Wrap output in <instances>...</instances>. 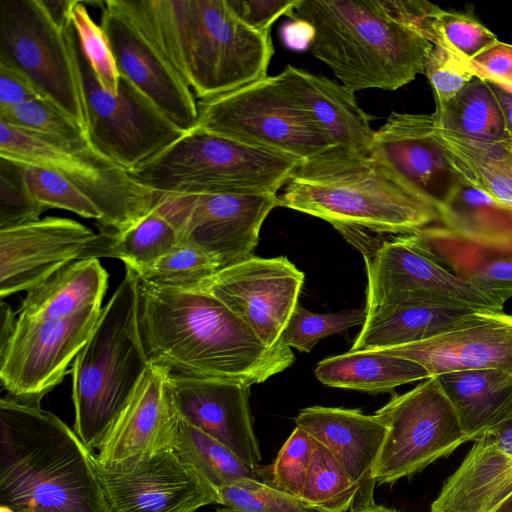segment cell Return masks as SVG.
<instances>
[{"label": "cell", "instance_id": "cell-19", "mask_svg": "<svg viewBox=\"0 0 512 512\" xmlns=\"http://www.w3.org/2000/svg\"><path fill=\"white\" fill-rule=\"evenodd\" d=\"M375 352L415 361L431 377L485 369L512 373V315L477 310L435 337Z\"/></svg>", "mask_w": 512, "mask_h": 512}, {"label": "cell", "instance_id": "cell-26", "mask_svg": "<svg viewBox=\"0 0 512 512\" xmlns=\"http://www.w3.org/2000/svg\"><path fill=\"white\" fill-rule=\"evenodd\" d=\"M281 74L333 145L371 148L375 130L353 93L327 77L292 65Z\"/></svg>", "mask_w": 512, "mask_h": 512}, {"label": "cell", "instance_id": "cell-56", "mask_svg": "<svg viewBox=\"0 0 512 512\" xmlns=\"http://www.w3.org/2000/svg\"><path fill=\"white\" fill-rule=\"evenodd\" d=\"M491 512H512V495L504 500L499 506H497Z\"/></svg>", "mask_w": 512, "mask_h": 512}, {"label": "cell", "instance_id": "cell-51", "mask_svg": "<svg viewBox=\"0 0 512 512\" xmlns=\"http://www.w3.org/2000/svg\"><path fill=\"white\" fill-rule=\"evenodd\" d=\"M470 64L477 75L512 85V45L498 40Z\"/></svg>", "mask_w": 512, "mask_h": 512}, {"label": "cell", "instance_id": "cell-46", "mask_svg": "<svg viewBox=\"0 0 512 512\" xmlns=\"http://www.w3.org/2000/svg\"><path fill=\"white\" fill-rule=\"evenodd\" d=\"M424 73L434 90L436 108L447 103L476 76L470 62L437 45H432L426 56Z\"/></svg>", "mask_w": 512, "mask_h": 512}, {"label": "cell", "instance_id": "cell-43", "mask_svg": "<svg viewBox=\"0 0 512 512\" xmlns=\"http://www.w3.org/2000/svg\"><path fill=\"white\" fill-rule=\"evenodd\" d=\"M70 18L80 40L84 54L89 60L100 84L109 92H118L120 73L101 25L91 18L86 5L73 0Z\"/></svg>", "mask_w": 512, "mask_h": 512}, {"label": "cell", "instance_id": "cell-6", "mask_svg": "<svg viewBox=\"0 0 512 512\" xmlns=\"http://www.w3.org/2000/svg\"><path fill=\"white\" fill-rule=\"evenodd\" d=\"M150 365L138 323V276L126 267L72 366L74 430L90 450L100 447Z\"/></svg>", "mask_w": 512, "mask_h": 512}, {"label": "cell", "instance_id": "cell-12", "mask_svg": "<svg viewBox=\"0 0 512 512\" xmlns=\"http://www.w3.org/2000/svg\"><path fill=\"white\" fill-rule=\"evenodd\" d=\"M366 318L408 300L502 311L505 302L448 269L416 233L387 235L363 254Z\"/></svg>", "mask_w": 512, "mask_h": 512}, {"label": "cell", "instance_id": "cell-53", "mask_svg": "<svg viewBox=\"0 0 512 512\" xmlns=\"http://www.w3.org/2000/svg\"><path fill=\"white\" fill-rule=\"evenodd\" d=\"M485 79L500 105L506 133L512 141V85L489 78Z\"/></svg>", "mask_w": 512, "mask_h": 512}, {"label": "cell", "instance_id": "cell-15", "mask_svg": "<svg viewBox=\"0 0 512 512\" xmlns=\"http://www.w3.org/2000/svg\"><path fill=\"white\" fill-rule=\"evenodd\" d=\"M101 305L58 319H17L0 349V380L9 398L37 405L65 374L100 318Z\"/></svg>", "mask_w": 512, "mask_h": 512}, {"label": "cell", "instance_id": "cell-2", "mask_svg": "<svg viewBox=\"0 0 512 512\" xmlns=\"http://www.w3.org/2000/svg\"><path fill=\"white\" fill-rule=\"evenodd\" d=\"M278 201L279 207L321 218L338 231L405 235L439 220L436 205L372 147L334 145L302 160Z\"/></svg>", "mask_w": 512, "mask_h": 512}, {"label": "cell", "instance_id": "cell-16", "mask_svg": "<svg viewBox=\"0 0 512 512\" xmlns=\"http://www.w3.org/2000/svg\"><path fill=\"white\" fill-rule=\"evenodd\" d=\"M304 273L286 256H251L219 269L198 288L244 321L269 347L287 346L283 331L299 303ZM289 347V346H288Z\"/></svg>", "mask_w": 512, "mask_h": 512}, {"label": "cell", "instance_id": "cell-39", "mask_svg": "<svg viewBox=\"0 0 512 512\" xmlns=\"http://www.w3.org/2000/svg\"><path fill=\"white\" fill-rule=\"evenodd\" d=\"M0 121L43 137L68 141H88L82 128L67 114L46 99L0 109Z\"/></svg>", "mask_w": 512, "mask_h": 512}, {"label": "cell", "instance_id": "cell-24", "mask_svg": "<svg viewBox=\"0 0 512 512\" xmlns=\"http://www.w3.org/2000/svg\"><path fill=\"white\" fill-rule=\"evenodd\" d=\"M431 512H491L512 495V419L473 441Z\"/></svg>", "mask_w": 512, "mask_h": 512}, {"label": "cell", "instance_id": "cell-36", "mask_svg": "<svg viewBox=\"0 0 512 512\" xmlns=\"http://www.w3.org/2000/svg\"><path fill=\"white\" fill-rule=\"evenodd\" d=\"M174 450L217 490L244 478H256V470L232 450L182 417Z\"/></svg>", "mask_w": 512, "mask_h": 512}, {"label": "cell", "instance_id": "cell-17", "mask_svg": "<svg viewBox=\"0 0 512 512\" xmlns=\"http://www.w3.org/2000/svg\"><path fill=\"white\" fill-rule=\"evenodd\" d=\"M97 470L111 512H196L221 503L218 490L175 450L114 465L97 461Z\"/></svg>", "mask_w": 512, "mask_h": 512}, {"label": "cell", "instance_id": "cell-7", "mask_svg": "<svg viewBox=\"0 0 512 512\" xmlns=\"http://www.w3.org/2000/svg\"><path fill=\"white\" fill-rule=\"evenodd\" d=\"M301 161L195 127L131 175L158 194H278Z\"/></svg>", "mask_w": 512, "mask_h": 512}, {"label": "cell", "instance_id": "cell-18", "mask_svg": "<svg viewBox=\"0 0 512 512\" xmlns=\"http://www.w3.org/2000/svg\"><path fill=\"white\" fill-rule=\"evenodd\" d=\"M120 75L131 81L171 121L187 132L197 126L195 95L138 27L120 0L97 2Z\"/></svg>", "mask_w": 512, "mask_h": 512}, {"label": "cell", "instance_id": "cell-48", "mask_svg": "<svg viewBox=\"0 0 512 512\" xmlns=\"http://www.w3.org/2000/svg\"><path fill=\"white\" fill-rule=\"evenodd\" d=\"M387 13L397 22L415 31L433 45L446 49L440 16L443 12L436 4L427 1L386 0L381 1Z\"/></svg>", "mask_w": 512, "mask_h": 512}, {"label": "cell", "instance_id": "cell-21", "mask_svg": "<svg viewBox=\"0 0 512 512\" xmlns=\"http://www.w3.org/2000/svg\"><path fill=\"white\" fill-rule=\"evenodd\" d=\"M95 233L69 218L47 216L0 230V297L40 284L79 259Z\"/></svg>", "mask_w": 512, "mask_h": 512}, {"label": "cell", "instance_id": "cell-44", "mask_svg": "<svg viewBox=\"0 0 512 512\" xmlns=\"http://www.w3.org/2000/svg\"><path fill=\"white\" fill-rule=\"evenodd\" d=\"M45 210L26 184L22 164L0 156V230L39 220Z\"/></svg>", "mask_w": 512, "mask_h": 512}, {"label": "cell", "instance_id": "cell-29", "mask_svg": "<svg viewBox=\"0 0 512 512\" xmlns=\"http://www.w3.org/2000/svg\"><path fill=\"white\" fill-rule=\"evenodd\" d=\"M108 273L98 259H80L62 267L30 288L17 319L46 320L70 317L101 305Z\"/></svg>", "mask_w": 512, "mask_h": 512}, {"label": "cell", "instance_id": "cell-32", "mask_svg": "<svg viewBox=\"0 0 512 512\" xmlns=\"http://www.w3.org/2000/svg\"><path fill=\"white\" fill-rule=\"evenodd\" d=\"M317 379L331 387L368 393H383L431 377L421 364L375 351H355L320 361Z\"/></svg>", "mask_w": 512, "mask_h": 512}, {"label": "cell", "instance_id": "cell-54", "mask_svg": "<svg viewBox=\"0 0 512 512\" xmlns=\"http://www.w3.org/2000/svg\"><path fill=\"white\" fill-rule=\"evenodd\" d=\"M0 349L3 348L10 338L12 337L17 319L15 318V314L11 309V306L6 303L4 300H1L0 305Z\"/></svg>", "mask_w": 512, "mask_h": 512}, {"label": "cell", "instance_id": "cell-30", "mask_svg": "<svg viewBox=\"0 0 512 512\" xmlns=\"http://www.w3.org/2000/svg\"><path fill=\"white\" fill-rule=\"evenodd\" d=\"M433 138L457 179L512 211V141L483 142L433 128Z\"/></svg>", "mask_w": 512, "mask_h": 512}, {"label": "cell", "instance_id": "cell-13", "mask_svg": "<svg viewBox=\"0 0 512 512\" xmlns=\"http://www.w3.org/2000/svg\"><path fill=\"white\" fill-rule=\"evenodd\" d=\"M375 414L387 426L376 463V483L393 484L469 442L436 376L395 395Z\"/></svg>", "mask_w": 512, "mask_h": 512}, {"label": "cell", "instance_id": "cell-40", "mask_svg": "<svg viewBox=\"0 0 512 512\" xmlns=\"http://www.w3.org/2000/svg\"><path fill=\"white\" fill-rule=\"evenodd\" d=\"M217 512H313L302 500L271 483L244 478L218 490Z\"/></svg>", "mask_w": 512, "mask_h": 512}, {"label": "cell", "instance_id": "cell-34", "mask_svg": "<svg viewBox=\"0 0 512 512\" xmlns=\"http://www.w3.org/2000/svg\"><path fill=\"white\" fill-rule=\"evenodd\" d=\"M438 213L444 228L459 237L488 246L512 247V211L460 181Z\"/></svg>", "mask_w": 512, "mask_h": 512}, {"label": "cell", "instance_id": "cell-22", "mask_svg": "<svg viewBox=\"0 0 512 512\" xmlns=\"http://www.w3.org/2000/svg\"><path fill=\"white\" fill-rule=\"evenodd\" d=\"M170 385L183 419L257 470L261 454L252 424L248 386L174 373L170 375Z\"/></svg>", "mask_w": 512, "mask_h": 512}, {"label": "cell", "instance_id": "cell-49", "mask_svg": "<svg viewBox=\"0 0 512 512\" xmlns=\"http://www.w3.org/2000/svg\"><path fill=\"white\" fill-rule=\"evenodd\" d=\"M235 14L248 27L263 34H270L272 24L287 15L298 0H228Z\"/></svg>", "mask_w": 512, "mask_h": 512}, {"label": "cell", "instance_id": "cell-55", "mask_svg": "<svg viewBox=\"0 0 512 512\" xmlns=\"http://www.w3.org/2000/svg\"><path fill=\"white\" fill-rule=\"evenodd\" d=\"M346 512H399L392 508H387L375 503L369 505L356 506Z\"/></svg>", "mask_w": 512, "mask_h": 512}, {"label": "cell", "instance_id": "cell-1", "mask_svg": "<svg viewBox=\"0 0 512 512\" xmlns=\"http://www.w3.org/2000/svg\"><path fill=\"white\" fill-rule=\"evenodd\" d=\"M138 323L149 362L174 374L250 387L295 361L290 347L267 346L222 302L199 289L159 288L138 277Z\"/></svg>", "mask_w": 512, "mask_h": 512}, {"label": "cell", "instance_id": "cell-11", "mask_svg": "<svg viewBox=\"0 0 512 512\" xmlns=\"http://www.w3.org/2000/svg\"><path fill=\"white\" fill-rule=\"evenodd\" d=\"M70 31L87 113L88 142L131 173L185 131L126 77L120 75L116 95L107 91L84 54L73 24Z\"/></svg>", "mask_w": 512, "mask_h": 512}, {"label": "cell", "instance_id": "cell-47", "mask_svg": "<svg viewBox=\"0 0 512 512\" xmlns=\"http://www.w3.org/2000/svg\"><path fill=\"white\" fill-rule=\"evenodd\" d=\"M440 23L447 48L468 62L498 41L493 32L466 13L443 10Z\"/></svg>", "mask_w": 512, "mask_h": 512}, {"label": "cell", "instance_id": "cell-10", "mask_svg": "<svg viewBox=\"0 0 512 512\" xmlns=\"http://www.w3.org/2000/svg\"><path fill=\"white\" fill-rule=\"evenodd\" d=\"M44 0H0V61L22 72L87 136V113L71 37Z\"/></svg>", "mask_w": 512, "mask_h": 512}, {"label": "cell", "instance_id": "cell-4", "mask_svg": "<svg viewBox=\"0 0 512 512\" xmlns=\"http://www.w3.org/2000/svg\"><path fill=\"white\" fill-rule=\"evenodd\" d=\"M120 1L199 100L267 76L270 34L248 27L228 0Z\"/></svg>", "mask_w": 512, "mask_h": 512}, {"label": "cell", "instance_id": "cell-50", "mask_svg": "<svg viewBox=\"0 0 512 512\" xmlns=\"http://www.w3.org/2000/svg\"><path fill=\"white\" fill-rule=\"evenodd\" d=\"M38 99L45 98L34 84L18 69L0 61V109Z\"/></svg>", "mask_w": 512, "mask_h": 512}, {"label": "cell", "instance_id": "cell-5", "mask_svg": "<svg viewBox=\"0 0 512 512\" xmlns=\"http://www.w3.org/2000/svg\"><path fill=\"white\" fill-rule=\"evenodd\" d=\"M287 16L312 27L310 52L353 94L410 83L424 73L433 45L394 20L379 0H298Z\"/></svg>", "mask_w": 512, "mask_h": 512}, {"label": "cell", "instance_id": "cell-27", "mask_svg": "<svg viewBox=\"0 0 512 512\" xmlns=\"http://www.w3.org/2000/svg\"><path fill=\"white\" fill-rule=\"evenodd\" d=\"M475 311L418 300L399 302L367 317L349 351H378L421 342L444 333Z\"/></svg>", "mask_w": 512, "mask_h": 512}, {"label": "cell", "instance_id": "cell-33", "mask_svg": "<svg viewBox=\"0 0 512 512\" xmlns=\"http://www.w3.org/2000/svg\"><path fill=\"white\" fill-rule=\"evenodd\" d=\"M179 242L170 223L154 207L132 226L122 231H100L83 248L79 259L117 258L126 267L139 271L158 260Z\"/></svg>", "mask_w": 512, "mask_h": 512}, {"label": "cell", "instance_id": "cell-52", "mask_svg": "<svg viewBox=\"0 0 512 512\" xmlns=\"http://www.w3.org/2000/svg\"><path fill=\"white\" fill-rule=\"evenodd\" d=\"M312 36V27L301 20H292L282 29V38L285 45L293 50L309 49Z\"/></svg>", "mask_w": 512, "mask_h": 512}, {"label": "cell", "instance_id": "cell-3", "mask_svg": "<svg viewBox=\"0 0 512 512\" xmlns=\"http://www.w3.org/2000/svg\"><path fill=\"white\" fill-rule=\"evenodd\" d=\"M2 512H111L96 455L40 406L0 401Z\"/></svg>", "mask_w": 512, "mask_h": 512}, {"label": "cell", "instance_id": "cell-9", "mask_svg": "<svg viewBox=\"0 0 512 512\" xmlns=\"http://www.w3.org/2000/svg\"><path fill=\"white\" fill-rule=\"evenodd\" d=\"M0 156L54 170L99 209L100 231H122L145 216L157 194L99 153L88 141L51 139L0 121Z\"/></svg>", "mask_w": 512, "mask_h": 512}, {"label": "cell", "instance_id": "cell-35", "mask_svg": "<svg viewBox=\"0 0 512 512\" xmlns=\"http://www.w3.org/2000/svg\"><path fill=\"white\" fill-rule=\"evenodd\" d=\"M434 114L439 128L464 137L483 142L510 140L500 105L486 79L477 74Z\"/></svg>", "mask_w": 512, "mask_h": 512}, {"label": "cell", "instance_id": "cell-41", "mask_svg": "<svg viewBox=\"0 0 512 512\" xmlns=\"http://www.w3.org/2000/svg\"><path fill=\"white\" fill-rule=\"evenodd\" d=\"M20 163L31 194L44 207L68 210L96 223L101 221L96 205L67 178L48 168Z\"/></svg>", "mask_w": 512, "mask_h": 512}, {"label": "cell", "instance_id": "cell-25", "mask_svg": "<svg viewBox=\"0 0 512 512\" xmlns=\"http://www.w3.org/2000/svg\"><path fill=\"white\" fill-rule=\"evenodd\" d=\"M295 423L344 468L358 489L356 506L373 504V472L387 433L385 423L376 414L323 406L300 410Z\"/></svg>", "mask_w": 512, "mask_h": 512}, {"label": "cell", "instance_id": "cell-45", "mask_svg": "<svg viewBox=\"0 0 512 512\" xmlns=\"http://www.w3.org/2000/svg\"><path fill=\"white\" fill-rule=\"evenodd\" d=\"M314 445L315 440L311 435L303 429L295 427L273 464L271 484L300 499L312 460Z\"/></svg>", "mask_w": 512, "mask_h": 512}, {"label": "cell", "instance_id": "cell-23", "mask_svg": "<svg viewBox=\"0 0 512 512\" xmlns=\"http://www.w3.org/2000/svg\"><path fill=\"white\" fill-rule=\"evenodd\" d=\"M435 114L392 112L374 131L372 149L437 209L459 184L433 138Z\"/></svg>", "mask_w": 512, "mask_h": 512}, {"label": "cell", "instance_id": "cell-8", "mask_svg": "<svg viewBox=\"0 0 512 512\" xmlns=\"http://www.w3.org/2000/svg\"><path fill=\"white\" fill-rule=\"evenodd\" d=\"M197 104L196 127L217 135L301 160L334 146L281 73Z\"/></svg>", "mask_w": 512, "mask_h": 512}, {"label": "cell", "instance_id": "cell-14", "mask_svg": "<svg viewBox=\"0 0 512 512\" xmlns=\"http://www.w3.org/2000/svg\"><path fill=\"white\" fill-rule=\"evenodd\" d=\"M279 207L278 194H158L154 208L179 241L213 257L220 269L253 256L262 224Z\"/></svg>", "mask_w": 512, "mask_h": 512}, {"label": "cell", "instance_id": "cell-37", "mask_svg": "<svg viewBox=\"0 0 512 512\" xmlns=\"http://www.w3.org/2000/svg\"><path fill=\"white\" fill-rule=\"evenodd\" d=\"M357 498L358 489L344 468L315 440L300 499L318 512H346L356 507Z\"/></svg>", "mask_w": 512, "mask_h": 512}, {"label": "cell", "instance_id": "cell-20", "mask_svg": "<svg viewBox=\"0 0 512 512\" xmlns=\"http://www.w3.org/2000/svg\"><path fill=\"white\" fill-rule=\"evenodd\" d=\"M171 373L163 365L148 367L98 448L99 463L120 464L175 449L181 416Z\"/></svg>", "mask_w": 512, "mask_h": 512}, {"label": "cell", "instance_id": "cell-38", "mask_svg": "<svg viewBox=\"0 0 512 512\" xmlns=\"http://www.w3.org/2000/svg\"><path fill=\"white\" fill-rule=\"evenodd\" d=\"M219 269L218 262L203 249L179 241L153 264L135 272L140 280L155 287L193 290Z\"/></svg>", "mask_w": 512, "mask_h": 512}, {"label": "cell", "instance_id": "cell-31", "mask_svg": "<svg viewBox=\"0 0 512 512\" xmlns=\"http://www.w3.org/2000/svg\"><path fill=\"white\" fill-rule=\"evenodd\" d=\"M417 234L456 275L504 302L512 297V247L472 242L444 227H426Z\"/></svg>", "mask_w": 512, "mask_h": 512}, {"label": "cell", "instance_id": "cell-28", "mask_svg": "<svg viewBox=\"0 0 512 512\" xmlns=\"http://www.w3.org/2000/svg\"><path fill=\"white\" fill-rule=\"evenodd\" d=\"M436 377L469 441L512 419V373L485 369Z\"/></svg>", "mask_w": 512, "mask_h": 512}, {"label": "cell", "instance_id": "cell-42", "mask_svg": "<svg viewBox=\"0 0 512 512\" xmlns=\"http://www.w3.org/2000/svg\"><path fill=\"white\" fill-rule=\"evenodd\" d=\"M366 321L365 308L337 313H313L298 303L285 327L282 338L287 346L309 352L322 338L341 333Z\"/></svg>", "mask_w": 512, "mask_h": 512}]
</instances>
